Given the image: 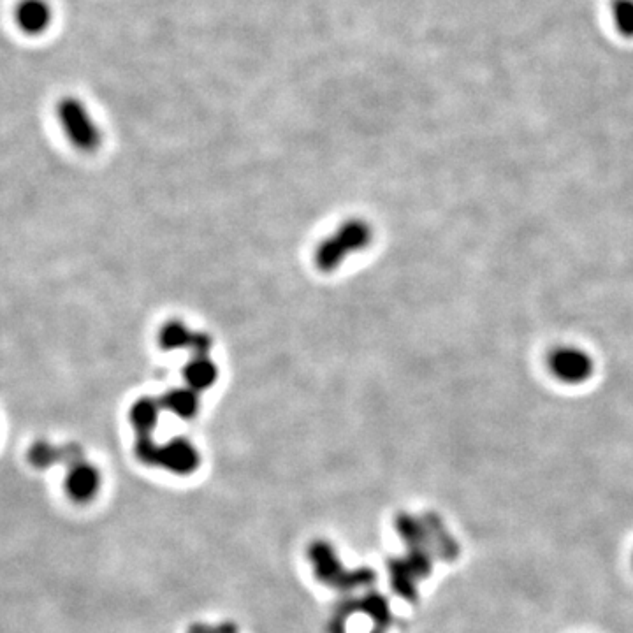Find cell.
I'll use <instances>...</instances> for the list:
<instances>
[{
  "mask_svg": "<svg viewBox=\"0 0 633 633\" xmlns=\"http://www.w3.org/2000/svg\"><path fill=\"white\" fill-rule=\"evenodd\" d=\"M59 118L62 129L69 141L81 150H92L99 145L101 134L90 117L85 104H81L76 97H66L59 104Z\"/></svg>",
  "mask_w": 633,
  "mask_h": 633,
  "instance_id": "1",
  "label": "cell"
},
{
  "mask_svg": "<svg viewBox=\"0 0 633 633\" xmlns=\"http://www.w3.org/2000/svg\"><path fill=\"white\" fill-rule=\"evenodd\" d=\"M549 368L565 384H583L593 375V359L586 350L561 347L549 357Z\"/></svg>",
  "mask_w": 633,
  "mask_h": 633,
  "instance_id": "2",
  "label": "cell"
},
{
  "mask_svg": "<svg viewBox=\"0 0 633 633\" xmlns=\"http://www.w3.org/2000/svg\"><path fill=\"white\" fill-rule=\"evenodd\" d=\"M366 243H368V229L363 224H359V222L345 224L340 233H336L333 238H329L319 248L317 259H319L322 270H333V266H336L345 257L343 254L345 248L357 250V248L364 247Z\"/></svg>",
  "mask_w": 633,
  "mask_h": 633,
  "instance_id": "3",
  "label": "cell"
},
{
  "mask_svg": "<svg viewBox=\"0 0 633 633\" xmlns=\"http://www.w3.org/2000/svg\"><path fill=\"white\" fill-rule=\"evenodd\" d=\"M16 23L18 27L29 34V36H39L50 27L51 6L46 0H20L15 11Z\"/></svg>",
  "mask_w": 633,
  "mask_h": 633,
  "instance_id": "4",
  "label": "cell"
},
{
  "mask_svg": "<svg viewBox=\"0 0 633 633\" xmlns=\"http://www.w3.org/2000/svg\"><path fill=\"white\" fill-rule=\"evenodd\" d=\"M101 486V477L94 466L88 463H78L67 473L66 491L74 502H88L97 495V489Z\"/></svg>",
  "mask_w": 633,
  "mask_h": 633,
  "instance_id": "5",
  "label": "cell"
},
{
  "mask_svg": "<svg viewBox=\"0 0 633 633\" xmlns=\"http://www.w3.org/2000/svg\"><path fill=\"white\" fill-rule=\"evenodd\" d=\"M612 16L619 34L633 37V0H614Z\"/></svg>",
  "mask_w": 633,
  "mask_h": 633,
  "instance_id": "6",
  "label": "cell"
}]
</instances>
